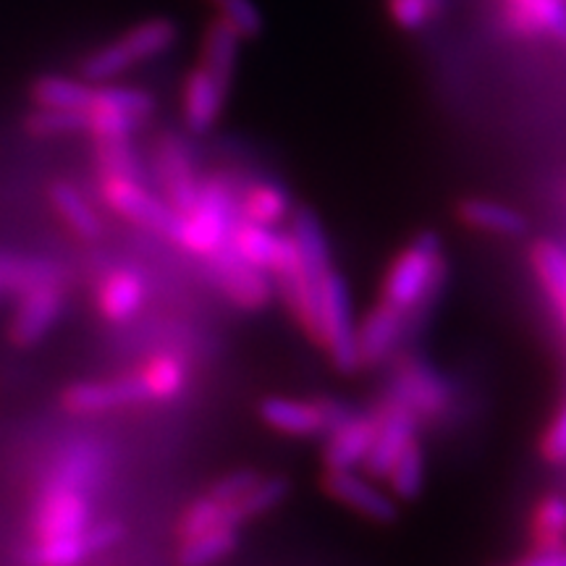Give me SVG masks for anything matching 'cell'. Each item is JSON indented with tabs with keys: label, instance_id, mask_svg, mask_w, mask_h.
<instances>
[{
	"label": "cell",
	"instance_id": "6da1fadb",
	"mask_svg": "<svg viewBox=\"0 0 566 566\" xmlns=\"http://www.w3.org/2000/svg\"><path fill=\"white\" fill-rule=\"evenodd\" d=\"M443 281V247L433 231L415 237L396 254L384 281V300L401 315L415 317L424 302L433 300Z\"/></svg>",
	"mask_w": 566,
	"mask_h": 566
},
{
	"label": "cell",
	"instance_id": "7a4b0ae2",
	"mask_svg": "<svg viewBox=\"0 0 566 566\" xmlns=\"http://www.w3.org/2000/svg\"><path fill=\"white\" fill-rule=\"evenodd\" d=\"M317 344L325 346L331 363L342 373H354L363 367L349 286L334 268L323 275L317 286Z\"/></svg>",
	"mask_w": 566,
	"mask_h": 566
},
{
	"label": "cell",
	"instance_id": "3957f363",
	"mask_svg": "<svg viewBox=\"0 0 566 566\" xmlns=\"http://www.w3.org/2000/svg\"><path fill=\"white\" fill-rule=\"evenodd\" d=\"M239 218V202L221 179H212L200 187L195 208L184 216L179 242L195 254H216L229 244L231 229Z\"/></svg>",
	"mask_w": 566,
	"mask_h": 566
},
{
	"label": "cell",
	"instance_id": "277c9868",
	"mask_svg": "<svg viewBox=\"0 0 566 566\" xmlns=\"http://www.w3.org/2000/svg\"><path fill=\"white\" fill-rule=\"evenodd\" d=\"M176 34L179 32H176V24L171 19H153L134 27L132 32H126L113 45H105L103 51H97L84 61V82H108L113 76L124 74L126 69H132L134 63L155 59V55H160L174 45Z\"/></svg>",
	"mask_w": 566,
	"mask_h": 566
},
{
	"label": "cell",
	"instance_id": "5b68a950",
	"mask_svg": "<svg viewBox=\"0 0 566 566\" xmlns=\"http://www.w3.org/2000/svg\"><path fill=\"white\" fill-rule=\"evenodd\" d=\"M105 200L111 202L113 210L132 218L134 223L147 226V229L166 233L171 239H179L184 221L181 212L174 205L160 202L158 197L145 192L132 176L108 174V179H105Z\"/></svg>",
	"mask_w": 566,
	"mask_h": 566
},
{
	"label": "cell",
	"instance_id": "8992f818",
	"mask_svg": "<svg viewBox=\"0 0 566 566\" xmlns=\"http://www.w3.org/2000/svg\"><path fill=\"white\" fill-rule=\"evenodd\" d=\"M375 417H378V428H375V441L370 446V454L365 457L363 467L367 478L384 480L401 451L415 441L417 422L420 420H417L412 409H407L401 401H396L394 396L375 412Z\"/></svg>",
	"mask_w": 566,
	"mask_h": 566
},
{
	"label": "cell",
	"instance_id": "52a82bcc",
	"mask_svg": "<svg viewBox=\"0 0 566 566\" xmlns=\"http://www.w3.org/2000/svg\"><path fill=\"white\" fill-rule=\"evenodd\" d=\"M352 412L331 401H300V399H265L260 417L286 436H315L334 430Z\"/></svg>",
	"mask_w": 566,
	"mask_h": 566
},
{
	"label": "cell",
	"instance_id": "ba28073f",
	"mask_svg": "<svg viewBox=\"0 0 566 566\" xmlns=\"http://www.w3.org/2000/svg\"><path fill=\"white\" fill-rule=\"evenodd\" d=\"M90 506L87 493L66 485L45 483L34 514V530L40 541H53V537H74L87 530Z\"/></svg>",
	"mask_w": 566,
	"mask_h": 566
},
{
	"label": "cell",
	"instance_id": "9c48e42d",
	"mask_svg": "<svg viewBox=\"0 0 566 566\" xmlns=\"http://www.w3.org/2000/svg\"><path fill=\"white\" fill-rule=\"evenodd\" d=\"M323 491L338 504L349 506L354 512L367 516V520L380 522V525H388L399 514L394 495L384 488L373 485L365 475H357L354 467L352 470H325Z\"/></svg>",
	"mask_w": 566,
	"mask_h": 566
},
{
	"label": "cell",
	"instance_id": "30bf717a",
	"mask_svg": "<svg viewBox=\"0 0 566 566\" xmlns=\"http://www.w3.org/2000/svg\"><path fill=\"white\" fill-rule=\"evenodd\" d=\"M210 268L216 281L221 283L223 292L231 296L239 307L244 310H260L271 302V281H268L265 271L247 263L231 250L229 244L216 254H210Z\"/></svg>",
	"mask_w": 566,
	"mask_h": 566
},
{
	"label": "cell",
	"instance_id": "8fae6325",
	"mask_svg": "<svg viewBox=\"0 0 566 566\" xmlns=\"http://www.w3.org/2000/svg\"><path fill=\"white\" fill-rule=\"evenodd\" d=\"M394 399L412 409L420 420V417L441 415L449 405L451 391L441 380V375H436L428 365L417 363V359H405L396 367Z\"/></svg>",
	"mask_w": 566,
	"mask_h": 566
},
{
	"label": "cell",
	"instance_id": "7c38bea8",
	"mask_svg": "<svg viewBox=\"0 0 566 566\" xmlns=\"http://www.w3.org/2000/svg\"><path fill=\"white\" fill-rule=\"evenodd\" d=\"M375 428L378 417L375 415H349L328 430V443H325V470H352L363 464L370 454L375 441Z\"/></svg>",
	"mask_w": 566,
	"mask_h": 566
},
{
	"label": "cell",
	"instance_id": "4fadbf2b",
	"mask_svg": "<svg viewBox=\"0 0 566 566\" xmlns=\"http://www.w3.org/2000/svg\"><path fill=\"white\" fill-rule=\"evenodd\" d=\"M229 84L210 69H195L184 87V122L195 134H205L221 116Z\"/></svg>",
	"mask_w": 566,
	"mask_h": 566
},
{
	"label": "cell",
	"instance_id": "5bb4252c",
	"mask_svg": "<svg viewBox=\"0 0 566 566\" xmlns=\"http://www.w3.org/2000/svg\"><path fill=\"white\" fill-rule=\"evenodd\" d=\"M150 399L147 388L142 384L139 375L134 378L111 380V384H80L71 386L63 401L71 412L90 415V412H105V409H116L124 405H137V401Z\"/></svg>",
	"mask_w": 566,
	"mask_h": 566
},
{
	"label": "cell",
	"instance_id": "9a60e30c",
	"mask_svg": "<svg viewBox=\"0 0 566 566\" xmlns=\"http://www.w3.org/2000/svg\"><path fill=\"white\" fill-rule=\"evenodd\" d=\"M407 323L409 317L401 315L399 310H394L391 304L380 302L378 307H373L357 328L359 357H363V365H375L380 363V359H386L388 354L396 349L399 338L405 336Z\"/></svg>",
	"mask_w": 566,
	"mask_h": 566
},
{
	"label": "cell",
	"instance_id": "2e32d148",
	"mask_svg": "<svg viewBox=\"0 0 566 566\" xmlns=\"http://www.w3.org/2000/svg\"><path fill=\"white\" fill-rule=\"evenodd\" d=\"M158 176L168 195V205H174L181 216H187L200 197V184L195 179L189 155L176 139H163L158 150Z\"/></svg>",
	"mask_w": 566,
	"mask_h": 566
},
{
	"label": "cell",
	"instance_id": "e0dca14e",
	"mask_svg": "<svg viewBox=\"0 0 566 566\" xmlns=\"http://www.w3.org/2000/svg\"><path fill=\"white\" fill-rule=\"evenodd\" d=\"M61 304V294L55 286H40L27 292L11 325L13 342L21 346L38 344L40 338L48 334V328L59 321Z\"/></svg>",
	"mask_w": 566,
	"mask_h": 566
},
{
	"label": "cell",
	"instance_id": "ac0fdd59",
	"mask_svg": "<svg viewBox=\"0 0 566 566\" xmlns=\"http://www.w3.org/2000/svg\"><path fill=\"white\" fill-rule=\"evenodd\" d=\"M509 27L520 34H562L566 27L564 0H504Z\"/></svg>",
	"mask_w": 566,
	"mask_h": 566
},
{
	"label": "cell",
	"instance_id": "d6986e66",
	"mask_svg": "<svg viewBox=\"0 0 566 566\" xmlns=\"http://www.w3.org/2000/svg\"><path fill=\"white\" fill-rule=\"evenodd\" d=\"M459 221L495 237H522L527 231V218L522 212L483 197H472L459 205Z\"/></svg>",
	"mask_w": 566,
	"mask_h": 566
},
{
	"label": "cell",
	"instance_id": "ffe728a7",
	"mask_svg": "<svg viewBox=\"0 0 566 566\" xmlns=\"http://www.w3.org/2000/svg\"><path fill=\"white\" fill-rule=\"evenodd\" d=\"M279 242L281 233H273L271 226L247 221V218H237L233 223L229 247L239 258L247 260V263L260 268V271L271 273L275 263V254H279Z\"/></svg>",
	"mask_w": 566,
	"mask_h": 566
},
{
	"label": "cell",
	"instance_id": "44dd1931",
	"mask_svg": "<svg viewBox=\"0 0 566 566\" xmlns=\"http://www.w3.org/2000/svg\"><path fill=\"white\" fill-rule=\"evenodd\" d=\"M103 470V454L97 446L92 443H76L63 454L59 464L53 467L48 483L51 485H66L76 488V491H87L97 483Z\"/></svg>",
	"mask_w": 566,
	"mask_h": 566
},
{
	"label": "cell",
	"instance_id": "7402d4cb",
	"mask_svg": "<svg viewBox=\"0 0 566 566\" xmlns=\"http://www.w3.org/2000/svg\"><path fill=\"white\" fill-rule=\"evenodd\" d=\"M286 495H289L286 478H268V480L260 478L258 483L242 495V499L231 501V504L223 506V522L231 527L242 525V522L252 520V516L271 512V509L279 506Z\"/></svg>",
	"mask_w": 566,
	"mask_h": 566
},
{
	"label": "cell",
	"instance_id": "603a6c76",
	"mask_svg": "<svg viewBox=\"0 0 566 566\" xmlns=\"http://www.w3.org/2000/svg\"><path fill=\"white\" fill-rule=\"evenodd\" d=\"M145 300V286H142L139 275L129 271L113 273L101 289V310L108 321L122 323L132 317L142 307Z\"/></svg>",
	"mask_w": 566,
	"mask_h": 566
},
{
	"label": "cell",
	"instance_id": "cb8c5ba5",
	"mask_svg": "<svg viewBox=\"0 0 566 566\" xmlns=\"http://www.w3.org/2000/svg\"><path fill=\"white\" fill-rule=\"evenodd\" d=\"M289 212V195L283 192L279 184L258 181L239 200V218L247 221L273 226L286 218Z\"/></svg>",
	"mask_w": 566,
	"mask_h": 566
},
{
	"label": "cell",
	"instance_id": "d4e9b609",
	"mask_svg": "<svg viewBox=\"0 0 566 566\" xmlns=\"http://www.w3.org/2000/svg\"><path fill=\"white\" fill-rule=\"evenodd\" d=\"M530 263H533L537 281L543 283V289H546L556 307H562L566 302V250L564 247L551 242V239H541V242L533 244Z\"/></svg>",
	"mask_w": 566,
	"mask_h": 566
},
{
	"label": "cell",
	"instance_id": "484cf974",
	"mask_svg": "<svg viewBox=\"0 0 566 566\" xmlns=\"http://www.w3.org/2000/svg\"><path fill=\"white\" fill-rule=\"evenodd\" d=\"M92 92H95V87L76 80H66V76H42L34 84L32 95L40 108L87 111L92 105Z\"/></svg>",
	"mask_w": 566,
	"mask_h": 566
},
{
	"label": "cell",
	"instance_id": "4316f807",
	"mask_svg": "<svg viewBox=\"0 0 566 566\" xmlns=\"http://www.w3.org/2000/svg\"><path fill=\"white\" fill-rule=\"evenodd\" d=\"M239 40L242 38L223 19L212 21L202 42V66L221 76V80L231 82L239 55Z\"/></svg>",
	"mask_w": 566,
	"mask_h": 566
},
{
	"label": "cell",
	"instance_id": "83f0119b",
	"mask_svg": "<svg viewBox=\"0 0 566 566\" xmlns=\"http://www.w3.org/2000/svg\"><path fill=\"white\" fill-rule=\"evenodd\" d=\"M237 548V527L218 525L208 530V533H200L195 537H187L181 546L179 562L184 566H205L212 562H221Z\"/></svg>",
	"mask_w": 566,
	"mask_h": 566
},
{
	"label": "cell",
	"instance_id": "f1b7e54d",
	"mask_svg": "<svg viewBox=\"0 0 566 566\" xmlns=\"http://www.w3.org/2000/svg\"><path fill=\"white\" fill-rule=\"evenodd\" d=\"M61 279L59 268L38 263V260H17V258H0V286L9 292L27 294L40 286H55Z\"/></svg>",
	"mask_w": 566,
	"mask_h": 566
},
{
	"label": "cell",
	"instance_id": "f546056e",
	"mask_svg": "<svg viewBox=\"0 0 566 566\" xmlns=\"http://www.w3.org/2000/svg\"><path fill=\"white\" fill-rule=\"evenodd\" d=\"M422 478H424V457H422L420 443H417L415 438V441L409 443L399 454V459L391 464V470H388V475L384 480L388 483V493H391L394 499L409 501L420 493Z\"/></svg>",
	"mask_w": 566,
	"mask_h": 566
},
{
	"label": "cell",
	"instance_id": "4dcf8cb0",
	"mask_svg": "<svg viewBox=\"0 0 566 566\" xmlns=\"http://www.w3.org/2000/svg\"><path fill=\"white\" fill-rule=\"evenodd\" d=\"M566 543V501L546 495L533 512V546L551 548Z\"/></svg>",
	"mask_w": 566,
	"mask_h": 566
},
{
	"label": "cell",
	"instance_id": "1f68e13d",
	"mask_svg": "<svg viewBox=\"0 0 566 566\" xmlns=\"http://www.w3.org/2000/svg\"><path fill=\"white\" fill-rule=\"evenodd\" d=\"M51 197L55 208L61 210V216L66 218L76 233H82L87 239H95L101 233V218L95 216V210L84 202V197L76 189H71L69 184H55Z\"/></svg>",
	"mask_w": 566,
	"mask_h": 566
},
{
	"label": "cell",
	"instance_id": "d6a6232c",
	"mask_svg": "<svg viewBox=\"0 0 566 566\" xmlns=\"http://www.w3.org/2000/svg\"><path fill=\"white\" fill-rule=\"evenodd\" d=\"M150 399H171L184 388V365L176 357H158L139 375Z\"/></svg>",
	"mask_w": 566,
	"mask_h": 566
},
{
	"label": "cell",
	"instance_id": "836d02e7",
	"mask_svg": "<svg viewBox=\"0 0 566 566\" xmlns=\"http://www.w3.org/2000/svg\"><path fill=\"white\" fill-rule=\"evenodd\" d=\"M90 108H111L129 113L134 118H145L153 111V97L139 90H122V87H95L92 92Z\"/></svg>",
	"mask_w": 566,
	"mask_h": 566
},
{
	"label": "cell",
	"instance_id": "e575fe53",
	"mask_svg": "<svg viewBox=\"0 0 566 566\" xmlns=\"http://www.w3.org/2000/svg\"><path fill=\"white\" fill-rule=\"evenodd\" d=\"M27 129L40 137H53V134L84 132L87 129V111H63V108H40L27 118Z\"/></svg>",
	"mask_w": 566,
	"mask_h": 566
},
{
	"label": "cell",
	"instance_id": "d590c367",
	"mask_svg": "<svg viewBox=\"0 0 566 566\" xmlns=\"http://www.w3.org/2000/svg\"><path fill=\"white\" fill-rule=\"evenodd\" d=\"M87 556H90L87 541H84V533H82L74 537H53V541H40V546L34 548L32 554H27V562L61 566V564H76Z\"/></svg>",
	"mask_w": 566,
	"mask_h": 566
},
{
	"label": "cell",
	"instance_id": "8d00e7d4",
	"mask_svg": "<svg viewBox=\"0 0 566 566\" xmlns=\"http://www.w3.org/2000/svg\"><path fill=\"white\" fill-rule=\"evenodd\" d=\"M218 11H221V19L242 40L258 38L263 32V13H260L252 0H221Z\"/></svg>",
	"mask_w": 566,
	"mask_h": 566
},
{
	"label": "cell",
	"instance_id": "74e56055",
	"mask_svg": "<svg viewBox=\"0 0 566 566\" xmlns=\"http://www.w3.org/2000/svg\"><path fill=\"white\" fill-rule=\"evenodd\" d=\"M218 525H226V522H223V504H218V501L208 493L187 509V514L181 516L179 533H181L184 541H187V537L208 533V530L218 527Z\"/></svg>",
	"mask_w": 566,
	"mask_h": 566
},
{
	"label": "cell",
	"instance_id": "f35d334b",
	"mask_svg": "<svg viewBox=\"0 0 566 566\" xmlns=\"http://www.w3.org/2000/svg\"><path fill=\"white\" fill-rule=\"evenodd\" d=\"M139 118L129 113L111 111V108H87V132L95 134L101 142L108 139H126Z\"/></svg>",
	"mask_w": 566,
	"mask_h": 566
},
{
	"label": "cell",
	"instance_id": "ab89813d",
	"mask_svg": "<svg viewBox=\"0 0 566 566\" xmlns=\"http://www.w3.org/2000/svg\"><path fill=\"white\" fill-rule=\"evenodd\" d=\"M436 11L438 0H388V13H391L394 24L407 32L422 30L436 17Z\"/></svg>",
	"mask_w": 566,
	"mask_h": 566
},
{
	"label": "cell",
	"instance_id": "60d3db41",
	"mask_svg": "<svg viewBox=\"0 0 566 566\" xmlns=\"http://www.w3.org/2000/svg\"><path fill=\"white\" fill-rule=\"evenodd\" d=\"M101 163L108 174L132 176V179H137V158H134L129 147H126V139L101 142Z\"/></svg>",
	"mask_w": 566,
	"mask_h": 566
},
{
	"label": "cell",
	"instance_id": "b9f144b4",
	"mask_svg": "<svg viewBox=\"0 0 566 566\" xmlns=\"http://www.w3.org/2000/svg\"><path fill=\"white\" fill-rule=\"evenodd\" d=\"M258 480H260L258 472L239 470V472H233V475H226L221 483H216V488H212L210 495L218 501V504L226 506V504H231V501L242 499V495L250 491V488L258 483Z\"/></svg>",
	"mask_w": 566,
	"mask_h": 566
},
{
	"label": "cell",
	"instance_id": "7bdbcfd3",
	"mask_svg": "<svg viewBox=\"0 0 566 566\" xmlns=\"http://www.w3.org/2000/svg\"><path fill=\"white\" fill-rule=\"evenodd\" d=\"M541 451L551 464L566 462V407L554 417V422H551L546 436H543Z\"/></svg>",
	"mask_w": 566,
	"mask_h": 566
},
{
	"label": "cell",
	"instance_id": "ee69618b",
	"mask_svg": "<svg viewBox=\"0 0 566 566\" xmlns=\"http://www.w3.org/2000/svg\"><path fill=\"white\" fill-rule=\"evenodd\" d=\"M124 537V527L118 522H103V525H95L84 530V541H87V551L92 554H101V551L116 546Z\"/></svg>",
	"mask_w": 566,
	"mask_h": 566
},
{
	"label": "cell",
	"instance_id": "f6af8a7d",
	"mask_svg": "<svg viewBox=\"0 0 566 566\" xmlns=\"http://www.w3.org/2000/svg\"><path fill=\"white\" fill-rule=\"evenodd\" d=\"M520 564L525 566H566V543L551 548H533V554L522 556Z\"/></svg>",
	"mask_w": 566,
	"mask_h": 566
},
{
	"label": "cell",
	"instance_id": "bcb514c9",
	"mask_svg": "<svg viewBox=\"0 0 566 566\" xmlns=\"http://www.w3.org/2000/svg\"><path fill=\"white\" fill-rule=\"evenodd\" d=\"M558 313H562V315H564V321H566V302L562 304V307H558Z\"/></svg>",
	"mask_w": 566,
	"mask_h": 566
},
{
	"label": "cell",
	"instance_id": "7dc6e473",
	"mask_svg": "<svg viewBox=\"0 0 566 566\" xmlns=\"http://www.w3.org/2000/svg\"><path fill=\"white\" fill-rule=\"evenodd\" d=\"M558 40H562V42H564V45H566V27H564V32H562V34H558Z\"/></svg>",
	"mask_w": 566,
	"mask_h": 566
},
{
	"label": "cell",
	"instance_id": "c3c4849f",
	"mask_svg": "<svg viewBox=\"0 0 566 566\" xmlns=\"http://www.w3.org/2000/svg\"><path fill=\"white\" fill-rule=\"evenodd\" d=\"M210 3H216V6H218V3H221V0H210Z\"/></svg>",
	"mask_w": 566,
	"mask_h": 566
}]
</instances>
